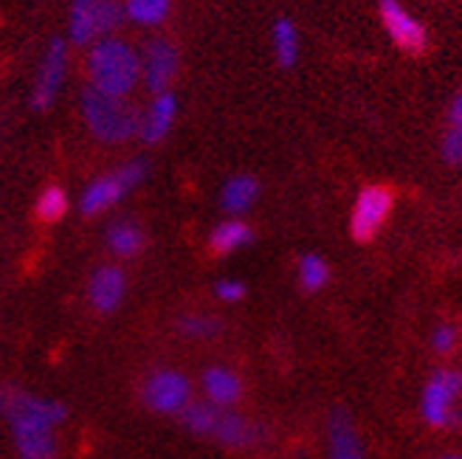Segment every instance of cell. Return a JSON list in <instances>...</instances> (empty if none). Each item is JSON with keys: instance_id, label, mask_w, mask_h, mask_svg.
<instances>
[{"instance_id": "83f0119b", "label": "cell", "mask_w": 462, "mask_h": 459, "mask_svg": "<svg viewBox=\"0 0 462 459\" xmlns=\"http://www.w3.org/2000/svg\"><path fill=\"white\" fill-rule=\"evenodd\" d=\"M215 293H217V299H220V302L235 305V302H240L243 296H245V285L237 282V280H223V282H217Z\"/></svg>"}, {"instance_id": "7402d4cb", "label": "cell", "mask_w": 462, "mask_h": 459, "mask_svg": "<svg viewBox=\"0 0 462 459\" xmlns=\"http://www.w3.org/2000/svg\"><path fill=\"white\" fill-rule=\"evenodd\" d=\"M172 9V0H127L125 14L133 23H142V26H158L164 23Z\"/></svg>"}, {"instance_id": "44dd1931", "label": "cell", "mask_w": 462, "mask_h": 459, "mask_svg": "<svg viewBox=\"0 0 462 459\" xmlns=\"http://www.w3.org/2000/svg\"><path fill=\"white\" fill-rule=\"evenodd\" d=\"M273 51L282 68H291L299 60V32L288 17L276 20V26H273Z\"/></svg>"}, {"instance_id": "ac0fdd59", "label": "cell", "mask_w": 462, "mask_h": 459, "mask_svg": "<svg viewBox=\"0 0 462 459\" xmlns=\"http://www.w3.org/2000/svg\"><path fill=\"white\" fill-rule=\"evenodd\" d=\"M254 240V232L243 223V220H226L220 225H215V232L209 237V248L215 254L226 257V254H235L243 245H248Z\"/></svg>"}, {"instance_id": "9c48e42d", "label": "cell", "mask_w": 462, "mask_h": 459, "mask_svg": "<svg viewBox=\"0 0 462 459\" xmlns=\"http://www.w3.org/2000/svg\"><path fill=\"white\" fill-rule=\"evenodd\" d=\"M381 23L389 40L406 54H423L429 45V32L401 0H381Z\"/></svg>"}, {"instance_id": "6da1fadb", "label": "cell", "mask_w": 462, "mask_h": 459, "mask_svg": "<svg viewBox=\"0 0 462 459\" xmlns=\"http://www.w3.org/2000/svg\"><path fill=\"white\" fill-rule=\"evenodd\" d=\"M0 411L12 426L20 459H54L57 440L54 428L65 423L68 409L60 400L29 395L26 389H0Z\"/></svg>"}, {"instance_id": "9a60e30c", "label": "cell", "mask_w": 462, "mask_h": 459, "mask_svg": "<svg viewBox=\"0 0 462 459\" xmlns=\"http://www.w3.org/2000/svg\"><path fill=\"white\" fill-rule=\"evenodd\" d=\"M175 113H178V99L170 94V90L155 94L150 110L142 116V130H138V135H142L147 144L164 142V135L170 133V127L175 122Z\"/></svg>"}, {"instance_id": "8992f818", "label": "cell", "mask_w": 462, "mask_h": 459, "mask_svg": "<svg viewBox=\"0 0 462 459\" xmlns=\"http://www.w3.org/2000/svg\"><path fill=\"white\" fill-rule=\"evenodd\" d=\"M147 175V164L144 161H135V164H127L122 170H116L110 175H102L97 178L90 187L82 192V200H79V209L85 217H94V215H102L107 212L110 206L119 203L130 189H135L138 183L144 180Z\"/></svg>"}, {"instance_id": "603a6c76", "label": "cell", "mask_w": 462, "mask_h": 459, "mask_svg": "<svg viewBox=\"0 0 462 459\" xmlns=\"http://www.w3.org/2000/svg\"><path fill=\"white\" fill-rule=\"evenodd\" d=\"M330 280V265L319 254H305L299 260V282L305 290H321Z\"/></svg>"}, {"instance_id": "277c9868", "label": "cell", "mask_w": 462, "mask_h": 459, "mask_svg": "<svg viewBox=\"0 0 462 459\" xmlns=\"http://www.w3.org/2000/svg\"><path fill=\"white\" fill-rule=\"evenodd\" d=\"M125 20V6L119 0H74L71 4V40L77 45H90L105 40Z\"/></svg>"}, {"instance_id": "cb8c5ba5", "label": "cell", "mask_w": 462, "mask_h": 459, "mask_svg": "<svg viewBox=\"0 0 462 459\" xmlns=\"http://www.w3.org/2000/svg\"><path fill=\"white\" fill-rule=\"evenodd\" d=\"M68 212V195L60 189V187H49L42 189L40 197H37V217L42 223H57L62 220Z\"/></svg>"}, {"instance_id": "d4e9b609", "label": "cell", "mask_w": 462, "mask_h": 459, "mask_svg": "<svg viewBox=\"0 0 462 459\" xmlns=\"http://www.w3.org/2000/svg\"><path fill=\"white\" fill-rule=\"evenodd\" d=\"M178 327L183 335H189V338H215L220 333V321L212 318V316H183L178 321Z\"/></svg>"}, {"instance_id": "ffe728a7", "label": "cell", "mask_w": 462, "mask_h": 459, "mask_svg": "<svg viewBox=\"0 0 462 459\" xmlns=\"http://www.w3.org/2000/svg\"><path fill=\"white\" fill-rule=\"evenodd\" d=\"M220 411L223 409L212 406L209 400H189L187 406L180 409V420L192 434H212Z\"/></svg>"}, {"instance_id": "52a82bcc", "label": "cell", "mask_w": 462, "mask_h": 459, "mask_svg": "<svg viewBox=\"0 0 462 459\" xmlns=\"http://www.w3.org/2000/svg\"><path fill=\"white\" fill-rule=\"evenodd\" d=\"M392 206H395V195H392L389 187H364L356 197V206H353V215H350V232L358 243H369L373 240L383 223L389 220L392 215Z\"/></svg>"}, {"instance_id": "7a4b0ae2", "label": "cell", "mask_w": 462, "mask_h": 459, "mask_svg": "<svg viewBox=\"0 0 462 459\" xmlns=\"http://www.w3.org/2000/svg\"><path fill=\"white\" fill-rule=\"evenodd\" d=\"M88 79L99 94L127 99L130 90L142 79V57L135 54L130 42L105 37L94 42L88 54Z\"/></svg>"}, {"instance_id": "4316f807", "label": "cell", "mask_w": 462, "mask_h": 459, "mask_svg": "<svg viewBox=\"0 0 462 459\" xmlns=\"http://www.w3.org/2000/svg\"><path fill=\"white\" fill-rule=\"evenodd\" d=\"M457 341H459L457 327L454 325H440V327L434 330V335H431V347H434V353L448 355V353H454Z\"/></svg>"}, {"instance_id": "2e32d148", "label": "cell", "mask_w": 462, "mask_h": 459, "mask_svg": "<svg viewBox=\"0 0 462 459\" xmlns=\"http://www.w3.org/2000/svg\"><path fill=\"white\" fill-rule=\"evenodd\" d=\"M330 459H364L356 426L344 409L330 415Z\"/></svg>"}, {"instance_id": "5bb4252c", "label": "cell", "mask_w": 462, "mask_h": 459, "mask_svg": "<svg viewBox=\"0 0 462 459\" xmlns=\"http://www.w3.org/2000/svg\"><path fill=\"white\" fill-rule=\"evenodd\" d=\"M212 437L231 451H243V448H251L254 443H260L263 428L257 423H248L243 415H237V411L226 409V411H220Z\"/></svg>"}, {"instance_id": "7c38bea8", "label": "cell", "mask_w": 462, "mask_h": 459, "mask_svg": "<svg viewBox=\"0 0 462 459\" xmlns=\"http://www.w3.org/2000/svg\"><path fill=\"white\" fill-rule=\"evenodd\" d=\"M127 293V277L122 268L116 265H102L94 271V277L88 282V299L99 313H116L125 302Z\"/></svg>"}, {"instance_id": "f546056e", "label": "cell", "mask_w": 462, "mask_h": 459, "mask_svg": "<svg viewBox=\"0 0 462 459\" xmlns=\"http://www.w3.org/2000/svg\"><path fill=\"white\" fill-rule=\"evenodd\" d=\"M443 459H462V456H443Z\"/></svg>"}, {"instance_id": "5b68a950", "label": "cell", "mask_w": 462, "mask_h": 459, "mask_svg": "<svg viewBox=\"0 0 462 459\" xmlns=\"http://www.w3.org/2000/svg\"><path fill=\"white\" fill-rule=\"evenodd\" d=\"M462 395V372L459 370H437L423 389L420 415L431 428H451L459 423L457 398Z\"/></svg>"}, {"instance_id": "d6986e66", "label": "cell", "mask_w": 462, "mask_h": 459, "mask_svg": "<svg viewBox=\"0 0 462 459\" xmlns=\"http://www.w3.org/2000/svg\"><path fill=\"white\" fill-rule=\"evenodd\" d=\"M107 248L113 251L116 257L130 260V257H135L138 251L144 248V232L135 223H130V220L113 223L110 232H107Z\"/></svg>"}, {"instance_id": "484cf974", "label": "cell", "mask_w": 462, "mask_h": 459, "mask_svg": "<svg viewBox=\"0 0 462 459\" xmlns=\"http://www.w3.org/2000/svg\"><path fill=\"white\" fill-rule=\"evenodd\" d=\"M440 152L451 167H462V124H451L446 130Z\"/></svg>"}, {"instance_id": "e0dca14e", "label": "cell", "mask_w": 462, "mask_h": 459, "mask_svg": "<svg viewBox=\"0 0 462 459\" xmlns=\"http://www.w3.org/2000/svg\"><path fill=\"white\" fill-rule=\"evenodd\" d=\"M257 195H260L257 180H254L251 175H237V178H231L223 187L220 203H223V209L228 215H243V212H248L251 206H254Z\"/></svg>"}, {"instance_id": "f1b7e54d", "label": "cell", "mask_w": 462, "mask_h": 459, "mask_svg": "<svg viewBox=\"0 0 462 459\" xmlns=\"http://www.w3.org/2000/svg\"><path fill=\"white\" fill-rule=\"evenodd\" d=\"M448 122L451 124H462V90L454 96L451 107H448Z\"/></svg>"}, {"instance_id": "4fadbf2b", "label": "cell", "mask_w": 462, "mask_h": 459, "mask_svg": "<svg viewBox=\"0 0 462 459\" xmlns=\"http://www.w3.org/2000/svg\"><path fill=\"white\" fill-rule=\"evenodd\" d=\"M200 386L206 395L203 400H209L217 409H231L243 398V381L228 366H209V370H203Z\"/></svg>"}, {"instance_id": "30bf717a", "label": "cell", "mask_w": 462, "mask_h": 459, "mask_svg": "<svg viewBox=\"0 0 462 459\" xmlns=\"http://www.w3.org/2000/svg\"><path fill=\"white\" fill-rule=\"evenodd\" d=\"M178 49L170 40H152L147 45V51L142 54V77L152 94H164L178 77Z\"/></svg>"}, {"instance_id": "3957f363", "label": "cell", "mask_w": 462, "mask_h": 459, "mask_svg": "<svg viewBox=\"0 0 462 459\" xmlns=\"http://www.w3.org/2000/svg\"><path fill=\"white\" fill-rule=\"evenodd\" d=\"M82 116L88 130L105 144H125L142 130V113L127 99L105 96L94 87H85L82 94Z\"/></svg>"}, {"instance_id": "ba28073f", "label": "cell", "mask_w": 462, "mask_h": 459, "mask_svg": "<svg viewBox=\"0 0 462 459\" xmlns=\"http://www.w3.org/2000/svg\"><path fill=\"white\" fill-rule=\"evenodd\" d=\"M142 398L158 415H180V409L192 400V383L178 370H158L144 381Z\"/></svg>"}, {"instance_id": "8fae6325", "label": "cell", "mask_w": 462, "mask_h": 459, "mask_svg": "<svg viewBox=\"0 0 462 459\" xmlns=\"http://www.w3.org/2000/svg\"><path fill=\"white\" fill-rule=\"evenodd\" d=\"M65 65H68L65 42L62 40H54L49 45V51H45L42 68H40L37 82H34V94H32L34 110H49L54 105L60 87H62V79H65Z\"/></svg>"}]
</instances>
